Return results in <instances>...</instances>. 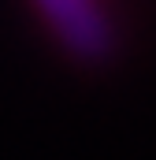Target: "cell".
<instances>
[{"label":"cell","mask_w":156,"mask_h":160,"mask_svg":"<svg viewBox=\"0 0 156 160\" xmlns=\"http://www.w3.org/2000/svg\"><path fill=\"white\" fill-rule=\"evenodd\" d=\"M34 4L71 52L97 60L112 48V22L97 0H34Z\"/></svg>","instance_id":"obj_1"}]
</instances>
